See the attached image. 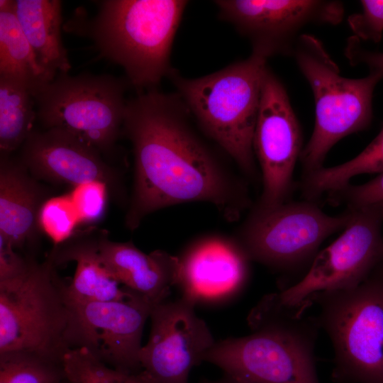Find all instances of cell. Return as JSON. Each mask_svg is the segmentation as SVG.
I'll list each match as a JSON object with an SVG mask.
<instances>
[{"label": "cell", "mask_w": 383, "mask_h": 383, "mask_svg": "<svg viewBox=\"0 0 383 383\" xmlns=\"http://www.w3.org/2000/svg\"><path fill=\"white\" fill-rule=\"evenodd\" d=\"M177 94L157 89L127 100L123 134L134 176L125 224L135 230L149 214L173 205L207 202L234 221L250 206L246 185L225 168L192 127Z\"/></svg>", "instance_id": "obj_1"}, {"label": "cell", "mask_w": 383, "mask_h": 383, "mask_svg": "<svg viewBox=\"0 0 383 383\" xmlns=\"http://www.w3.org/2000/svg\"><path fill=\"white\" fill-rule=\"evenodd\" d=\"M88 17L77 11L63 29L91 40L101 57L125 71L139 93L157 89L174 71L176 33L189 4L184 0H102Z\"/></svg>", "instance_id": "obj_2"}, {"label": "cell", "mask_w": 383, "mask_h": 383, "mask_svg": "<svg viewBox=\"0 0 383 383\" xmlns=\"http://www.w3.org/2000/svg\"><path fill=\"white\" fill-rule=\"evenodd\" d=\"M253 332L216 342L204 361L248 383H319L315 347L316 316L278 304L265 296L248 316Z\"/></svg>", "instance_id": "obj_3"}, {"label": "cell", "mask_w": 383, "mask_h": 383, "mask_svg": "<svg viewBox=\"0 0 383 383\" xmlns=\"http://www.w3.org/2000/svg\"><path fill=\"white\" fill-rule=\"evenodd\" d=\"M267 60L252 52L204 77L184 78L174 71L169 76L203 131L253 181L258 177L253 137Z\"/></svg>", "instance_id": "obj_4"}, {"label": "cell", "mask_w": 383, "mask_h": 383, "mask_svg": "<svg viewBox=\"0 0 383 383\" xmlns=\"http://www.w3.org/2000/svg\"><path fill=\"white\" fill-rule=\"evenodd\" d=\"M293 55L313 91L316 109L313 131L299 158L304 174L323 167L339 140L370 126L373 93L383 77L375 72L358 79L340 75L323 43L312 35L300 37Z\"/></svg>", "instance_id": "obj_5"}, {"label": "cell", "mask_w": 383, "mask_h": 383, "mask_svg": "<svg viewBox=\"0 0 383 383\" xmlns=\"http://www.w3.org/2000/svg\"><path fill=\"white\" fill-rule=\"evenodd\" d=\"M57 265L33 260L21 277L0 282V355L35 354L62 363L70 350V306Z\"/></svg>", "instance_id": "obj_6"}, {"label": "cell", "mask_w": 383, "mask_h": 383, "mask_svg": "<svg viewBox=\"0 0 383 383\" xmlns=\"http://www.w3.org/2000/svg\"><path fill=\"white\" fill-rule=\"evenodd\" d=\"M320 328L333 349L337 383H383V264L357 287L318 294Z\"/></svg>", "instance_id": "obj_7"}, {"label": "cell", "mask_w": 383, "mask_h": 383, "mask_svg": "<svg viewBox=\"0 0 383 383\" xmlns=\"http://www.w3.org/2000/svg\"><path fill=\"white\" fill-rule=\"evenodd\" d=\"M128 86L126 79L107 74L60 72L34 96L37 119L44 129L84 140L111 162L123 134Z\"/></svg>", "instance_id": "obj_8"}, {"label": "cell", "mask_w": 383, "mask_h": 383, "mask_svg": "<svg viewBox=\"0 0 383 383\" xmlns=\"http://www.w3.org/2000/svg\"><path fill=\"white\" fill-rule=\"evenodd\" d=\"M317 201H287L263 208L255 205L240 228L236 239L250 260L278 272L296 277L307 272L331 235L343 231L352 209L331 216Z\"/></svg>", "instance_id": "obj_9"}, {"label": "cell", "mask_w": 383, "mask_h": 383, "mask_svg": "<svg viewBox=\"0 0 383 383\" xmlns=\"http://www.w3.org/2000/svg\"><path fill=\"white\" fill-rule=\"evenodd\" d=\"M350 209L340 235L318 252L298 282L272 294L277 302L306 311L318 294L355 288L383 264V202Z\"/></svg>", "instance_id": "obj_10"}, {"label": "cell", "mask_w": 383, "mask_h": 383, "mask_svg": "<svg viewBox=\"0 0 383 383\" xmlns=\"http://www.w3.org/2000/svg\"><path fill=\"white\" fill-rule=\"evenodd\" d=\"M69 306L70 350L82 348L114 369L141 372L143 331L153 306L147 299L134 293L121 300Z\"/></svg>", "instance_id": "obj_11"}, {"label": "cell", "mask_w": 383, "mask_h": 383, "mask_svg": "<svg viewBox=\"0 0 383 383\" xmlns=\"http://www.w3.org/2000/svg\"><path fill=\"white\" fill-rule=\"evenodd\" d=\"M220 19L234 26L252 45V52L268 60L294 54L301 31L310 24L337 25L344 15L339 1L218 0Z\"/></svg>", "instance_id": "obj_12"}, {"label": "cell", "mask_w": 383, "mask_h": 383, "mask_svg": "<svg viewBox=\"0 0 383 383\" xmlns=\"http://www.w3.org/2000/svg\"><path fill=\"white\" fill-rule=\"evenodd\" d=\"M302 141L301 127L286 89L267 67L253 137L262 182L257 206L269 208L289 201L294 188L293 175L303 150Z\"/></svg>", "instance_id": "obj_13"}, {"label": "cell", "mask_w": 383, "mask_h": 383, "mask_svg": "<svg viewBox=\"0 0 383 383\" xmlns=\"http://www.w3.org/2000/svg\"><path fill=\"white\" fill-rule=\"evenodd\" d=\"M195 305L182 296L152 306L149 339L140 353L141 372L152 383H189L192 368L215 344Z\"/></svg>", "instance_id": "obj_14"}, {"label": "cell", "mask_w": 383, "mask_h": 383, "mask_svg": "<svg viewBox=\"0 0 383 383\" xmlns=\"http://www.w3.org/2000/svg\"><path fill=\"white\" fill-rule=\"evenodd\" d=\"M19 158L37 179L72 187L98 180L110 197L125 206L126 191L121 170L84 140L58 128L34 129L21 148Z\"/></svg>", "instance_id": "obj_15"}, {"label": "cell", "mask_w": 383, "mask_h": 383, "mask_svg": "<svg viewBox=\"0 0 383 383\" xmlns=\"http://www.w3.org/2000/svg\"><path fill=\"white\" fill-rule=\"evenodd\" d=\"M179 261L177 285L196 304L237 292L248 279L250 260L236 240L211 235L194 242Z\"/></svg>", "instance_id": "obj_16"}, {"label": "cell", "mask_w": 383, "mask_h": 383, "mask_svg": "<svg viewBox=\"0 0 383 383\" xmlns=\"http://www.w3.org/2000/svg\"><path fill=\"white\" fill-rule=\"evenodd\" d=\"M49 191L28 171L19 157H0V235L16 250L34 247L40 234V209Z\"/></svg>", "instance_id": "obj_17"}, {"label": "cell", "mask_w": 383, "mask_h": 383, "mask_svg": "<svg viewBox=\"0 0 383 383\" xmlns=\"http://www.w3.org/2000/svg\"><path fill=\"white\" fill-rule=\"evenodd\" d=\"M99 252L112 275L124 287L144 296L153 306L167 299L178 284L179 257L162 250L145 253L132 242L110 240L99 234Z\"/></svg>", "instance_id": "obj_18"}, {"label": "cell", "mask_w": 383, "mask_h": 383, "mask_svg": "<svg viewBox=\"0 0 383 383\" xmlns=\"http://www.w3.org/2000/svg\"><path fill=\"white\" fill-rule=\"evenodd\" d=\"M99 235L73 236L54 246L49 255L57 266L70 261L76 264L73 278L65 287L69 303L112 301L135 293L122 285L104 265L99 252Z\"/></svg>", "instance_id": "obj_19"}, {"label": "cell", "mask_w": 383, "mask_h": 383, "mask_svg": "<svg viewBox=\"0 0 383 383\" xmlns=\"http://www.w3.org/2000/svg\"><path fill=\"white\" fill-rule=\"evenodd\" d=\"M21 28L39 64L53 77L71 65L62 40V3L59 0H15Z\"/></svg>", "instance_id": "obj_20"}, {"label": "cell", "mask_w": 383, "mask_h": 383, "mask_svg": "<svg viewBox=\"0 0 383 383\" xmlns=\"http://www.w3.org/2000/svg\"><path fill=\"white\" fill-rule=\"evenodd\" d=\"M14 0H0V77L23 84L35 96L55 77L39 64L18 21Z\"/></svg>", "instance_id": "obj_21"}, {"label": "cell", "mask_w": 383, "mask_h": 383, "mask_svg": "<svg viewBox=\"0 0 383 383\" xmlns=\"http://www.w3.org/2000/svg\"><path fill=\"white\" fill-rule=\"evenodd\" d=\"M383 173V128L373 140L353 159L333 167L302 174L299 189L304 199L317 201L357 175Z\"/></svg>", "instance_id": "obj_22"}, {"label": "cell", "mask_w": 383, "mask_h": 383, "mask_svg": "<svg viewBox=\"0 0 383 383\" xmlns=\"http://www.w3.org/2000/svg\"><path fill=\"white\" fill-rule=\"evenodd\" d=\"M34 96L22 84L0 77V152L11 155L34 130Z\"/></svg>", "instance_id": "obj_23"}, {"label": "cell", "mask_w": 383, "mask_h": 383, "mask_svg": "<svg viewBox=\"0 0 383 383\" xmlns=\"http://www.w3.org/2000/svg\"><path fill=\"white\" fill-rule=\"evenodd\" d=\"M62 365L70 383H152L142 372L128 373L114 369L82 348L68 350Z\"/></svg>", "instance_id": "obj_24"}, {"label": "cell", "mask_w": 383, "mask_h": 383, "mask_svg": "<svg viewBox=\"0 0 383 383\" xmlns=\"http://www.w3.org/2000/svg\"><path fill=\"white\" fill-rule=\"evenodd\" d=\"M65 378L62 363L31 353L0 355V383H59Z\"/></svg>", "instance_id": "obj_25"}, {"label": "cell", "mask_w": 383, "mask_h": 383, "mask_svg": "<svg viewBox=\"0 0 383 383\" xmlns=\"http://www.w3.org/2000/svg\"><path fill=\"white\" fill-rule=\"evenodd\" d=\"M40 231L55 246L71 239L81 224L69 194L50 196L41 206L38 218Z\"/></svg>", "instance_id": "obj_26"}, {"label": "cell", "mask_w": 383, "mask_h": 383, "mask_svg": "<svg viewBox=\"0 0 383 383\" xmlns=\"http://www.w3.org/2000/svg\"><path fill=\"white\" fill-rule=\"evenodd\" d=\"M81 223L99 221L104 214L109 189L106 184L98 180L83 182L72 187L68 193Z\"/></svg>", "instance_id": "obj_27"}, {"label": "cell", "mask_w": 383, "mask_h": 383, "mask_svg": "<svg viewBox=\"0 0 383 383\" xmlns=\"http://www.w3.org/2000/svg\"><path fill=\"white\" fill-rule=\"evenodd\" d=\"M326 196L330 204L345 205L347 209L383 202V173L362 184L348 183Z\"/></svg>", "instance_id": "obj_28"}, {"label": "cell", "mask_w": 383, "mask_h": 383, "mask_svg": "<svg viewBox=\"0 0 383 383\" xmlns=\"http://www.w3.org/2000/svg\"><path fill=\"white\" fill-rule=\"evenodd\" d=\"M360 4V12L348 16V25L360 41L377 43L383 35V0H362Z\"/></svg>", "instance_id": "obj_29"}, {"label": "cell", "mask_w": 383, "mask_h": 383, "mask_svg": "<svg viewBox=\"0 0 383 383\" xmlns=\"http://www.w3.org/2000/svg\"><path fill=\"white\" fill-rule=\"evenodd\" d=\"M34 257L21 255L0 235V282L16 279L29 269Z\"/></svg>", "instance_id": "obj_30"}, {"label": "cell", "mask_w": 383, "mask_h": 383, "mask_svg": "<svg viewBox=\"0 0 383 383\" xmlns=\"http://www.w3.org/2000/svg\"><path fill=\"white\" fill-rule=\"evenodd\" d=\"M345 55L351 65H365L370 72L378 73L383 77V52L363 48L361 41L355 36L348 38Z\"/></svg>", "instance_id": "obj_31"}, {"label": "cell", "mask_w": 383, "mask_h": 383, "mask_svg": "<svg viewBox=\"0 0 383 383\" xmlns=\"http://www.w3.org/2000/svg\"><path fill=\"white\" fill-rule=\"evenodd\" d=\"M207 383H248V382L239 381L226 375L225 378L222 379H220L218 381L211 382H207Z\"/></svg>", "instance_id": "obj_32"}, {"label": "cell", "mask_w": 383, "mask_h": 383, "mask_svg": "<svg viewBox=\"0 0 383 383\" xmlns=\"http://www.w3.org/2000/svg\"><path fill=\"white\" fill-rule=\"evenodd\" d=\"M59 383H70L66 378H65L64 379H62L60 382Z\"/></svg>", "instance_id": "obj_33"}]
</instances>
